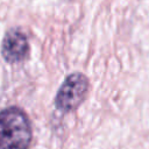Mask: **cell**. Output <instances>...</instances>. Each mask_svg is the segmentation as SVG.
<instances>
[{
    "mask_svg": "<svg viewBox=\"0 0 149 149\" xmlns=\"http://www.w3.org/2000/svg\"><path fill=\"white\" fill-rule=\"evenodd\" d=\"M31 127L26 113L17 107L0 112V149H28Z\"/></svg>",
    "mask_w": 149,
    "mask_h": 149,
    "instance_id": "6da1fadb",
    "label": "cell"
},
{
    "mask_svg": "<svg viewBox=\"0 0 149 149\" xmlns=\"http://www.w3.org/2000/svg\"><path fill=\"white\" fill-rule=\"evenodd\" d=\"M88 88L87 78L79 72L70 74L64 83L55 99L56 107L62 112H70L74 109L84 100Z\"/></svg>",
    "mask_w": 149,
    "mask_h": 149,
    "instance_id": "7a4b0ae2",
    "label": "cell"
},
{
    "mask_svg": "<svg viewBox=\"0 0 149 149\" xmlns=\"http://www.w3.org/2000/svg\"><path fill=\"white\" fill-rule=\"evenodd\" d=\"M29 51V44L27 36L20 29H10L6 33L2 45L1 54L8 63H17L26 58Z\"/></svg>",
    "mask_w": 149,
    "mask_h": 149,
    "instance_id": "3957f363",
    "label": "cell"
}]
</instances>
